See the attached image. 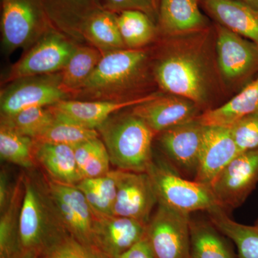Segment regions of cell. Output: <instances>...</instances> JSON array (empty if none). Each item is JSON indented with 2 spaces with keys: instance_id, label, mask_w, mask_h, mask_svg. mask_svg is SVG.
Masks as SVG:
<instances>
[{
  "instance_id": "cell-1",
  "label": "cell",
  "mask_w": 258,
  "mask_h": 258,
  "mask_svg": "<svg viewBox=\"0 0 258 258\" xmlns=\"http://www.w3.org/2000/svg\"><path fill=\"white\" fill-rule=\"evenodd\" d=\"M24 171L25 192L20 212V242L23 251L41 253L51 245L70 235L54 203L46 176L32 170Z\"/></svg>"
},
{
  "instance_id": "cell-2",
  "label": "cell",
  "mask_w": 258,
  "mask_h": 258,
  "mask_svg": "<svg viewBox=\"0 0 258 258\" xmlns=\"http://www.w3.org/2000/svg\"><path fill=\"white\" fill-rule=\"evenodd\" d=\"M147 61V52L140 49L106 52L73 97L83 101L129 100L125 96L143 79Z\"/></svg>"
},
{
  "instance_id": "cell-3",
  "label": "cell",
  "mask_w": 258,
  "mask_h": 258,
  "mask_svg": "<svg viewBox=\"0 0 258 258\" xmlns=\"http://www.w3.org/2000/svg\"><path fill=\"white\" fill-rule=\"evenodd\" d=\"M111 164L121 170L146 172L152 162L153 140L157 134L139 116L115 113L98 127Z\"/></svg>"
},
{
  "instance_id": "cell-4",
  "label": "cell",
  "mask_w": 258,
  "mask_h": 258,
  "mask_svg": "<svg viewBox=\"0 0 258 258\" xmlns=\"http://www.w3.org/2000/svg\"><path fill=\"white\" fill-rule=\"evenodd\" d=\"M146 172L154 186L158 204L189 215L219 207L210 186L179 175L164 159L154 158Z\"/></svg>"
},
{
  "instance_id": "cell-5",
  "label": "cell",
  "mask_w": 258,
  "mask_h": 258,
  "mask_svg": "<svg viewBox=\"0 0 258 258\" xmlns=\"http://www.w3.org/2000/svg\"><path fill=\"white\" fill-rule=\"evenodd\" d=\"M52 28L43 0H1L2 41L7 53L33 45Z\"/></svg>"
},
{
  "instance_id": "cell-6",
  "label": "cell",
  "mask_w": 258,
  "mask_h": 258,
  "mask_svg": "<svg viewBox=\"0 0 258 258\" xmlns=\"http://www.w3.org/2000/svg\"><path fill=\"white\" fill-rule=\"evenodd\" d=\"M154 76L159 86L170 94L187 98L200 104L208 93L206 68L199 56L179 51L158 61Z\"/></svg>"
},
{
  "instance_id": "cell-7",
  "label": "cell",
  "mask_w": 258,
  "mask_h": 258,
  "mask_svg": "<svg viewBox=\"0 0 258 258\" xmlns=\"http://www.w3.org/2000/svg\"><path fill=\"white\" fill-rule=\"evenodd\" d=\"M191 216L158 204L147 225L146 240L155 258H190Z\"/></svg>"
},
{
  "instance_id": "cell-8",
  "label": "cell",
  "mask_w": 258,
  "mask_h": 258,
  "mask_svg": "<svg viewBox=\"0 0 258 258\" xmlns=\"http://www.w3.org/2000/svg\"><path fill=\"white\" fill-rule=\"evenodd\" d=\"M70 97L62 87L60 72L17 79L2 91L1 117L35 107L51 106Z\"/></svg>"
},
{
  "instance_id": "cell-9",
  "label": "cell",
  "mask_w": 258,
  "mask_h": 258,
  "mask_svg": "<svg viewBox=\"0 0 258 258\" xmlns=\"http://www.w3.org/2000/svg\"><path fill=\"white\" fill-rule=\"evenodd\" d=\"M205 128L196 118L156 136L164 161L186 179L196 177Z\"/></svg>"
},
{
  "instance_id": "cell-10",
  "label": "cell",
  "mask_w": 258,
  "mask_h": 258,
  "mask_svg": "<svg viewBox=\"0 0 258 258\" xmlns=\"http://www.w3.org/2000/svg\"><path fill=\"white\" fill-rule=\"evenodd\" d=\"M258 183V149L240 153L210 185L217 205L224 211L240 207Z\"/></svg>"
},
{
  "instance_id": "cell-11",
  "label": "cell",
  "mask_w": 258,
  "mask_h": 258,
  "mask_svg": "<svg viewBox=\"0 0 258 258\" xmlns=\"http://www.w3.org/2000/svg\"><path fill=\"white\" fill-rule=\"evenodd\" d=\"M76 47L63 35L52 28L11 68L6 81L60 73Z\"/></svg>"
},
{
  "instance_id": "cell-12",
  "label": "cell",
  "mask_w": 258,
  "mask_h": 258,
  "mask_svg": "<svg viewBox=\"0 0 258 258\" xmlns=\"http://www.w3.org/2000/svg\"><path fill=\"white\" fill-rule=\"evenodd\" d=\"M49 189L68 232L83 243L94 246L98 215L76 186L61 184L47 177Z\"/></svg>"
},
{
  "instance_id": "cell-13",
  "label": "cell",
  "mask_w": 258,
  "mask_h": 258,
  "mask_svg": "<svg viewBox=\"0 0 258 258\" xmlns=\"http://www.w3.org/2000/svg\"><path fill=\"white\" fill-rule=\"evenodd\" d=\"M116 198L113 216L128 217L147 225L158 205L157 195L147 172L114 169Z\"/></svg>"
},
{
  "instance_id": "cell-14",
  "label": "cell",
  "mask_w": 258,
  "mask_h": 258,
  "mask_svg": "<svg viewBox=\"0 0 258 258\" xmlns=\"http://www.w3.org/2000/svg\"><path fill=\"white\" fill-rule=\"evenodd\" d=\"M217 52L220 72L228 80L246 79L258 73V45L217 25Z\"/></svg>"
},
{
  "instance_id": "cell-15",
  "label": "cell",
  "mask_w": 258,
  "mask_h": 258,
  "mask_svg": "<svg viewBox=\"0 0 258 258\" xmlns=\"http://www.w3.org/2000/svg\"><path fill=\"white\" fill-rule=\"evenodd\" d=\"M157 93L139 97L123 101H83L66 99L49 106L57 118L69 120L73 123L91 129H98L112 115L126 108L150 101L158 96Z\"/></svg>"
},
{
  "instance_id": "cell-16",
  "label": "cell",
  "mask_w": 258,
  "mask_h": 258,
  "mask_svg": "<svg viewBox=\"0 0 258 258\" xmlns=\"http://www.w3.org/2000/svg\"><path fill=\"white\" fill-rule=\"evenodd\" d=\"M147 225L128 217L98 215L94 244L108 258H118L143 240Z\"/></svg>"
},
{
  "instance_id": "cell-17",
  "label": "cell",
  "mask_w": 258,
  "mask_h": 258,
  "mask_svg": "<svg viewBox=\"0 0 258 258\" xmlns=\"http://www.w3.org/2000/svg\"><path fill=\"white\" fill-rule=\"evenodd\" d=\"M131 111L144 120L157 135L200 115L198 104L172 94H159L150 101L134 106Z\"/></svg>"
},
{
  "instance_id": "cell-18",
  "label": "cell",
  "mask_w": 258,
  "mask_h": 258,
  "mask_svg": "<svg viewBox=\"0 0 258 258\" xmlns=\"http://www.w3.org/2000/svg\"><path fill=\"white\" fill-rule=\"evenodd\" d=\"M240 154L230 127L206 126L195 181L210 186L219 173Z\"/></svg>"
},
{
  "instance_id": "cell-19",
  "label": "cell",
  "mask_w": 258,
  "mask_h": 258,
  "mask_svg": "<svg viewBox=\"0 0 258 258\" xmlns=\"http://www.w3.org/2000/svg\"><path fill=\"white\" fill-rule=\"evenodd\" d=\"M219 25L258 45V9L240 0H200Z\"/></svg>"
},
{
  "instance_id": "cell-20",
  "label": "cell",
  "mask_w": 258,
  "mask_h": 258,
  "mask_svg": "<svg viewBox=\"0 0 258 258\" xmlns=\"http://www.w3.org/2000/svg\"><path fill=\"white\" fill-rule=\"evenodd\" d=\"M199 0H160L159 28L170 35L191 33L206 28L208 20L200 11Z\"/></svg>"
},
{
  "instance_id": "cell-21",
  "label": "cell",
  "mask_w": 258,
  "mask_h": 258,
  "mask_svg": "<svg viewBox=\"0 0 258 258\" xmlns=\"http://www.w3.org/2000/svg\"><path fill=\"white\" fill-rule=\"evenodd\" d=\"M36 164L46 171V176L61 184L76 186L83 179L76 164L74 147L60 144L35 142Z\"/></svg>"
},
{
  "instance_id": "cell-22",
  "label": "cell",
  "mask_w": 258,
  "mask_h": 258,
  "mask_svg": "<svg viewBox=\"0 0 258 258\" xmlns=\"http://www.w3.org/2000/svg\"><path fill=\"white\" fill-rule=\"evenodd\" d=\"M258 112V76L225 104L208 110L197 118L206 126H227Z\"/></svg>"
},
{
  "instance_id": "cell-23",
  "label": "cell",
  "mask_w": 258,
  "mask_h": 258,
  "mask_svg": "<svg viewBox=\"0 0 258 258\" xmlns=\"http://www.w3.org/2000/svg\"><path fill=\"white\" fill-rule=\"evenodd\" d=\"M190 258H239L230 239L209 220L191 219Z\"/></svg>"
},
{
  "instance_id": "cell-24",
  "label": "cell",
  "mask_w": 258,
  "mask_h": 258,
  "mask_svg": "<svg viewBox=\"0 0 258 258\" xmlns=\"http://www.w3.org/2000/svg\"><path fill=\"white\" fill-rule=\"evenodd\" d=\"M79 30L103 54L126 49L118 28L116 13L105 8L97 10L88 17Z\"/></svg>"
},
{
  "instance_id": "cell-25",
  "label": "cell",
  "mask_w": 258,
  "mask_h": 258,
  "mask_svg": "<svg viewBox=\"0 0 258 258\" xmlns=\"http://www.w3.org/2000/svg\"><path fill=\"white\" fill-rule=\"evenodd\" d=\"M24 187L23 173L15 184L10 205L0 213V258H18L23 252L20 242V220L23 205Z\"/></svg>"
},
{
  "instance_id": "cell-26",
  "label": "cell",
  "mask_w": 258,
  "mask_h": 258,
  "mask_svg": "<svg viewBox=\"0 0 258 258\" xmlns=\"http://www.w3.org/2000/svg\"><path fill=\"white\" fill-rule=\"evenodd\" d=\"M208 213L210 221L235 244L239 258H258V225L234 221L220 207Z\"/></svg>"
},
{
  "instance_id": "cell-27",
  "label": "cell",
  "mask_w": 258,
  "mask_h": 258,
  "mask_svg": "<svg viewBox=\"0 0 258 258\" xmlns=\"http://www.w3.org/2000/svg\"><path fill=\"white\" fill-rule=\"evenodd\" d=\"M103 53L96 47L76 46L74 53L60 72L61 84L70 96L82 87L90 77Z\"/></svg>"
},
{
  "instance_id": "cell-28",
  "label": "cell",
  "mask_w": 258,
  "mask_h": 258,
  "mask_svg": "<svg viewBox=\"0 0 258 258\" xmlns=\"http://www.w3.org/2000/svg\"><path fill=\"white\" fill-rule=\"evenodd\" d=\"M51 23L78 29L88 17L103 8L100 0H43Z\"/></svg>"
},
{
  "instance_id": "cell-29",
  "label": "cell",
  "mask_w": 258,
  "mask_h": 258,
  "mask_svg": "<svg viewBox=\"0 0 258 258\" xmlns=\"http://www.w3.org/2000/svg\"><path fill=\"white\" fill-rule=\"evenodd\" d=\"M117 23L126 48L140 49L157 34L155 22L140 10H125L117 13Z\"/></svg>"
},
{
  "instance_id": "cell-30",
  "label": "cell",
  "mask_w": 258,
  "mask_h": 258,
  "mask_svg": "<svg viewBox=\"0 0 258 258\" xmlns=\"http://www.w3.org/2000/svg\"><path fill=\"white\" fill-rule=\"evenodd\" d=\"M33 139L15 132L8 125L0 124V157L2 160L16 164L26 170L37 165L34 157Z\"/></svg>"
},
{
  "instance_id": "cell-31",
  "label": "cell",
  "mask_w": 258,
  "mask_h": 258,
  "mask_svg": "<svg viewBox=\"0 0 258 258\" xmlns=\"http://www.w3.org/2000/svg\"><path fill=\"white\" fill-rule=\"evenodd\" d=\"M74 149L76 164L83 179L103 176L111 171L109 154L100 137L83 142Z\"/></svg>"
},
{
  "instance_id": "cell-32",
  "label": "cell",
  "mask_w": 258,
  "mask_h": 258,
  "mask_svg": "<svg viewBox=\"0 0 258 258\" xmlns=\"http://www.w3.org/2000/svg\"><path fill=\"white\" fill-rule=\"evenodd\" d=\"M94 211L100 215H113L116 198L115 171L92 179H85L76 185Z\"/></svg>"
},
{
  "instance_id": "cell-33",
  "label": "cell",
  "mask_w": 258,
  "mask_h": 258,
  "mask_svg": "<svg viewBox=\"0 0 258 258\" xmlns=\"http://www.w3.org/2000/svg\"><path fill=\"white\" fill-rule=\"evenodd\" d=\"M55 120L49 107H35L10 116L1 117V123L15 132L35 139L42 135Z\"/></svg>"
},
{
  "instance_id": "cell-34",
  "label": "cell",
  "mask_w": 258,
  "mask_h": 258,
  "mask_svg": "<svg viewBox=\"0 0 258 258\" xmlns=\"http://www.w3.org/2000/svg\"><path fill=\"white\" fill-rule=\"evenodd\" d=\"M99 137L96 129L86 128L55 117V120L47 130L33 140L36 143L60 144L75 147L89 139Z\"/></svg>"
},
{
  "instance_id": "cell-35",
  "label": "cell",
  "mask_w": 258,
  "mask_h": 258,
  "mask_svg": "<svg viewBox=\"0 0 258 258\" xmlns=\"http://www.w3.org/2000/svg\"><path fill=\"white\" fill-rule=\"evenodd\" d=\"M37 258H108L94 246L80 242L71 235L42 251Z\"/></svg>"
},
{
  "instance_id": "cell-36",
  "label": "cell",
  "mask_w": 258,
  "mask_h": 258,
  "mask_svg": "<svg viewBox=\"0 0 258 258\" xmlns=\"http://www.w3.org/2000/svg\"><path fill=\"white\" fill-rule=\"evenodd\" d=\"M230 127L240 153L258 149V112L244 117Z\"/></svg>"
},
{
  "instance_id": "cell-37",
  "label": "cell",
  "mask_w": 258,
  "mask_h": 258,
  "mask_svg": "<svg viewBox=\"0 0 258 258\" xmlns=\"http://www.w3.org/2000/svg\"><path fill=\"white\" fill-rule=\"evenodd\" d=\"M103 8L116 14L125 10H140L155 23L158 21V12L152 0H103Z\"/></svg>"
},
{
  "instance_id": "cell-38",
  "label": "cell",
  "mask_w": 258,
  "mask_h": 258,
  "mask_svg": "<svg viewBox=\"0 0 258 258\" xmlns=\"http://www.w3.org/2000/svg\"><path fill=\"white\" fill-rule=\"evenodd\" d=\"M15 184H12L8 171L3 168L0 171V213L4 212L10 205L14 192Z\"/></svg>"
},
{
  "instance_id": "cell-39",
  "label": "cell",
  "mask_w": 258,
  "mask_h": 258,
  "mask_svg": "<svg viewBox=\"0 0 258 258\" xmlns=\"http://www.w3.org/2000/svg\"><path fill=\"white\" fill-rule=\"evenodd\" d=\"M118 258H155L146 237Z\"/></svg>"
},
{
  "instance_id": "cell-40",
  "label": "cell",
  "mask_w": 258,
  "mask_h": 258,
  "mask_svg": "<svg viewBox=\"0 0 258 258\" xmlns=\"http://www.w3.org/2000/svg\"><path fill=\"white\" fill-rule=\"evenodd\" d=\"M37 257H38V253L36 251L26 250L23 251L18 258H37Z\"/></svg>"
},
{
  "instance_id": "cell-41",
  "label": "cell",
  "mask_w": 258,
  "mask_h": 258,
  "mask_svg": "<svg viewBox=\"0 0 258 258\" xmlns=\"http://www.w3.org/2000/svg\"><path fill=\"white\" fill-rule=\"evenodd\" d=\"M240 1L253 7L256 9H258V0H240Z\"/></svg>"
},
{
  "instance_id": "cell-42",
  "label": "cell",
  "mask_w": 258,
  "mask_h": 258,
  "mask_svg": "<svg viewBox=\"0 0 258 258\" xmlns=\"http://www.w3.org/2000/svg\"><path fill=\"white\" fill-rule=\"evenodd\" d=\"M153 5H154V8L157 10V11H159V4H160V0H152Z\"/></svg>"
},
{
  "instance_id": "cell-43",
  "label": "cell",
  "mask_w": 258,
  "mask_h": 258,
  "mask_svg": "<svg viewBox=\"0 0 258 258\" xmlns=\"http://www.w3.org/2000/svg\"><path fill=\"white\" fill-rule=\"evenodd\" d=\"M256 225H258V219H257V222H256Z\"/></svg>"
},
{
  "instance_id": "cell-44",
  "label": "cell",
  "mask_w": 258,
  "mask_h": 258,
  "mask_svg": "<svg viewBox=\"0 0 258 258\" xmlns=\"http://www.w3.org/2000/svg\"><path fill=\"white\" fill-rule=\"evenodd\" d=\"M199 1H200V0H199Z\"/></svg>"
}]
</instances>
